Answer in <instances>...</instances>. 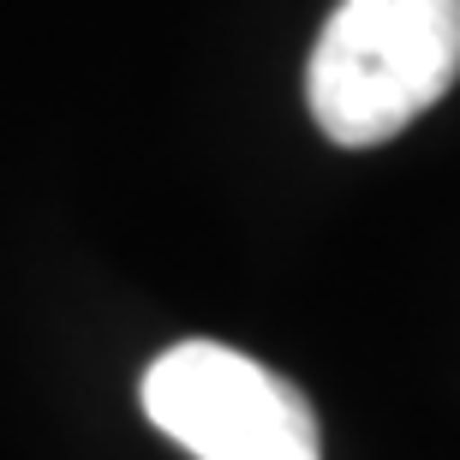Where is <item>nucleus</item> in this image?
Masks as SVG:
<instances>
[{
	"label": "nucleus",
	"mask_w": 460,
	"mask_h": 460,
	"mask_svg": "<svg viewBox=\"0 0 460 460\" xmlns=\"http://www.w3.org/2000/svg\"><path fill=\"white\" fill-rule=\"evenodd\" d=\"M460 78V0H341L305 66L329 144L371 150L407 132Z\"/></svg>",
	"instance_id": "f257e3e1"
},
{
	"label": "nucleus",
	"mask_w": 460,
	"mask_h": 460,
	"mask_svg": "<svg viewBox=\"0 0 460 460\" xmlns=\"http://www.w3.org/2000/svg\"><path fill=\"white\" fill-rule=\"evenodd\" d=\"M144 412L198 460H323L311 401L222 341L168 347L144 371Z\"/></svg>",
	"instance_id": "f03ea898"
}]
</instances>
